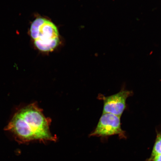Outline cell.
Here are the masks:
<instances>
[{"mask_svg":"<svg viewBox=\"0 0 161 161\" xmlns=\"http://www.w3.org/2000/svg\"><path fill=\"white\" fill-rule=\"evenodd\" d=\"M30 35L40 51H53L60 43L59 31L55 24L43 18H38L32 23Z\"/></svg>","mask_w":161,"mask_h":161,"instance_id":"obj_2","label":"cell"},{"mask_svg":"<svg viewBox=\"0 0 161 161\" xmlns=\"http://www.w3.org/2000/svg\"><path fill=\"white\" fill-rule=\"evenodd\" d=\"M50 119L43 115L36 103L25 107L16 113L6 127L15 140L20 142L34 140H56L49 130Z\"/></svg>","mask_w":161,"mask_h":161,"instance_id":"obj_1","label":"cell"},{"mask_svg":"<svg viewBox=\"0 0 161 161\" xmlns=\"http://www.w3.org/2000/svg\"><path fill=\"white\" fill-rule=\"evenodd\" d=\"M152 160L153 161H161V154L154 157Z\"/></svg>","mask_w":161,"mask_h":161,"instance_id":"obj_6","label":"cell"},{"mask_svg":"<svg viewBox=\"0 0 161 161\" xmlns=\"http://www.w3.org/2000/svg\"><path fill=\"white\" fill-rule=\"evenodd\" d=\"M118 135L125 138V131L121 126L120 118L110 113L103 114L92 136H107Z\"/></svg>","mask_w":161,"mask_h":161,"instance_id":"obj_3","label":"cell"},{"mask_svg":"<svg viewBox=\"0 0 161 161\" xmlns=\"http://www.w3.org/2000/svg\"><path fill=\"white\" fill-rule=\"evenodd\" d=\"M132 94L133 92L130 91L122 89L118 93L111 96H100L104 102L103 114H111L120 118L125 109L127 99Z\"/></svg>","mask_w":161,"mask_h":161,"instance_id":"obj_4","label":"cell"},{"mask_svg":"<svg viewBox=\"0 0 161 161\" xmlns=\"http://www.w3.org/2000/svg\"><path fill=\"white\" fill-rule=\"evenodd\" d=\"M160 154H161V134H158L153 148L151 158L153 159L154 157Z\"/></svg>","mask_w":161,"mask_h":161,"instance_id":"obj_5","label":"cell"}]
</instances>
